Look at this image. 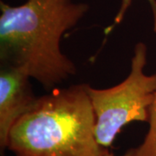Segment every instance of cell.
I'll use <instances>...</instances> for the list:
<instances>
[{"instance_id":"obj_1","label":"cell","mask_w":156,"mask_h":156,"mask_svg":"<svg viewBox=\"0 0 156 156\" xmlns=\"http://www.w3.org/2000/svg\"><path fill=\"white\" fill-rule=\"evenodd\" d=\"M89 9L73 0H27L17 6L1 1V64L23 69L46 90L54 89L76 72L61 40Z\"/></svg>"},{"instance_id":"obj_7","label":"cell","mask_w":156,"mask_h":156,"mask_svg":"<svg viewBox=\"0 0 156 156\" xmlns=\"http://www.w3.org/2000/svg\"><path fill=\"white\" fill-rule=\"evenodd\" d=\"M97 156H116V155H115V154H111V153L108 152L105 148H102V150L101 151V153ZM120 156H135L134 155V148L128 151L125 154H123V155H120Z\"/></svg>"},{"instance_id":"obj_6","label":"cell","mask_w":156,"mask_h":156,"mask_svg":"<svg viewBox=\"0 0 156 156\" xmlns=\"http://www.w3.org/2000/svg\"><path fill=\"white\" fill-rule=\"evenodd\" d=\"M149 5L151 6V9H152V12H153V16H154V32H156V0H147ZM133 0H122L121 2V5L120 8L117 11L116 15L115 16L114 18V22L112 23L111 24L107 27L105 29V35H108V34L111 32L116 27L118 24H120L122 22L124 17L127 13V11L129 9V7L131 5Z\"/></svg>"},{"instance_id":"obj_4","label":"cell","mask_w":156,"mask_h":156,"mask_svg":"<svg viewBox=\"0 0 156 156\" xmlns=\"http://www.w3.org/2000/svg\"><path fill=\"white\" fill-rule=\"evenodd\" d=\"M30 76L23 69L1 64L0 70V147L7 148L11 127L28 112L37 97L34 95Z\"/></svg>"},{"instance_id":"obj_2","label":"cell","mask_w":156,"mask_h":156,"mask_svg":"<svg viewBox=\"0 0 156 156\" xmlns=\"http://www.w3.org/2000/svg\"><path fill=\"white\" fill-rule=\"evenodd\" d=\"M88 84L54 89L37 97L11 127L7 148L15 156H97L95 115Z\"/></svg>"},{"instance_id":"obj_5","label":"cell","mask_w":156,"mask_h":156,"mask_svg":"<svg viewBox=\"0 0 156 156\" xmlns=\"http://www.w3.org/2000/svg\"><path fill=\"white\" fill-rule=\"evenodd\" d=\"M149 128L145 139L140 145L134 148L135 156H156V91L148 109Z\"/></svg>"},{"instance_id":"obj_3","label":"cell","mask_w":156,"mask_h":156,"mask_svg":"<svg viewBox=\"0 0 156 156\" xmlns=\"http://www.w3.org/2000/svg\"><path fill=\"white\" fill-rule=\"evenodd\" d=\"M147 52L144 43L134 45L131 70L121 83L101 89L87 85L95 115V139L101 147H110L125 125L148 120L156 91V73L149 76L144 71Z\"/></svg>"}]
</instances>
